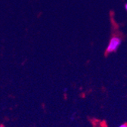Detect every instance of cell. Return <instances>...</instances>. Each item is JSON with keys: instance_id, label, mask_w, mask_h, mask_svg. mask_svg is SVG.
I'll return each instance as SVG.
<instances>
[{"instance_id": "cell-2", "label": "cell", "mask_w": 127, "mask_h": 127, "mask_svg": "<svg viewBox=\"0 0 127 127\" xmlns=\"http://www.w3.org/2000/svg\"><path fill=\"white\" fill-rule=\"evenodd\" d=\"M118 127H127V124H122V125L119 126Z\"/></svg>"}, {"instance_id": "cell-4", "label": "cell", "mask_w": 127, "mask_h": 127, "mask_svg": "<svg viewBox=\"0 0 127 127\" xmlns=\"http://www.w3.org/2000/svg\"><path fill=\"white\" fill-rule=\"evenodd\" d=\"M0 127H4V126L2 125H0Z\"/></svg>"}, {"instance_id": "cell-1", "label": "cell", "mask_w": 127, "mask_h": 127, "mask_svg": "<svg viewBox=\"0 0 127 127\" xmlns=\"http://www.w3.org/2000/svg\"><path fill=\"white\" fill-rule=\"evenodd\" d=\"M121 42H122L121 38L117 36H113L110 39L109 43L107 46V49H106L107 53H112V52H116L118 49V48L120 46Z\"/></svg>"}, {"instance_id": "cell-3", "label": "cell", "mask_w": 127, "mask_h": 127, "mask_svg": "<svg viewBox=\"0 0 127 127\" xmlns=\"http://www.w3.org/2000/svg\"><path fill=\"white\" fill-rule=\"evenodd\" d=\"M125 9H126V10L127 11V3H126V4L125 5Z\"/></svg>"}]
</instances>
